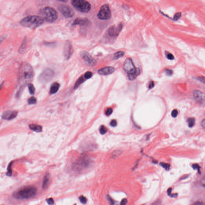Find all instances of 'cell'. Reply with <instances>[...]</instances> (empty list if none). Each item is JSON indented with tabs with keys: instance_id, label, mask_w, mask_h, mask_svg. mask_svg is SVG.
Here are the masks:
<instances>
[{
	"instance_id": "e0dca14e",
	"label": "cell",
	"mask_w": 205,
	"mask_h": 205,
	"mask_svg": "<svg viewBox=\"0 0 205 205\" xmlns=\"http://www.w3.org/2000/svg\"><path fill=\"white\" fill-rule=\"evenodd\" d=\"M89 20L86 18H77L74 21L73 25H79L80 26H88L89 24Z\"/></svg>"
},
{
	"instance_id": "1f68e13d",
	"label": "cell",
	"mask_w": 205,
	"mask_h": 205,
	"mask_svg": "<svg viewBox=\"0 0 205 205\" xmlns=\"http://www.w3.org/2000/svg\"><path fill=\"white\" fill-rule=\"evenodd\" d=\"M171 192H172V188H170L168 189V191H167L168 195L172 197H177V194L172 195L171 194V193H172Z\"/></svg>"
},
{
	"instance_id": "484cf974",
	"label": "cell",
	"mask_w": 205,
	"mask_h": 205,
	"mask_svg": "<svg viewBox=\"0 0 205 205\" xmlns=\"http://www.w3.org/2000/svg\"><path fill=\"white\" fill-rule=\"evenodd\" d=\"M92 73H91L90 71H87L86 73H85L84 75V77L85 78H86V80H88L90 78H91L92 76Z\"/></svg>"
},
{
	"instance_id": "3957f363",
	"label": "cell",
	"mask_w": 205,
	"mask_h": 205,
	"mask_svg": "<svg viewBox=\"0 0 205 205\" xmlns=\"http://www.w3.org/2000/svg\"><path fill=\"white\" fill-rule=\"evenodd\" d=\"M40 14L43 20L48 23H53L58 18V13L56 10L49 7L43 8L40 10Z\"/></svg>"
},
{
	"instance_id": "cb8c5ba5",
	"label": "cell",
	"mask_w": 205,
	"mask_h": 205,
	"mask_svg": "<svg viewBox=\"0 0 205 205\" xmlns=\"http://www.w3.org/2000/svg\"><path fill=\"white\" fill-rule=\"evenodd\" d=\"M187 123L189 128H192L194 126L195 124V119L194 118H189L187 120Z\"/></svg>"
},
{
	"instance_id": "8d00e7d4",
	"label": "cell",
	"mask_w": 205,
	"mask_h": 205,
	"mask_svg": "<svg viewBox=\"0 0 205 205\" xmlns=\"http://www.w3.org/2000/svg\"><path fill=\"white\" fill-rule=\"evenodd\" d=\"M192 167L193 169L195 170H198V172L200 174V167L199 166V165L197 164H193L192 165Z\"/></svg>"
},
{
	"instance_id": "ffe728a7",
	"label": "cell",
	"mask_w": 205,
	"mask_h": 205,
	"mask_svg": "<svg viewBox=\"0 0 205 205\" xmlns=\"http://www.w3.org/2000/svg\"><path fill=\"white\" fill-rule=\"evenodd\" d=\"M49 174H47L43 178V182L42 188L43 189H46L48 186L49 182Z\"/></svg>"
},
{
	"instance_id": "f6af8a7d",
	"label": "cell",
	"mask_w": 205,
	"mask_h": 205,
	"mask_svg": "<svg viewBox=\"0 0 205 205\" xmlns=\"http://www.w3.org/2000/svg\"><path fill=\"white\" fill-rule=\"evenodd\" d=\"M108 200H109V203H110L111 205H113V204H114V201H113V199H112L111 198H110L109 197H108Z\"/></svg>"
},
{
	"instance_id": "7402d4cb",
	"label": "cell",
	"mask_w": 205,
	"mask_h": 205,
	"mask_svg": "<svg viewBox=\"0 0 205 205\" xmlns=\"http://www.w3.org/2000/svg\"><path fill=\"white\" fill-rule=\"evenodd\" d=\"M86 80V78H85L84 75L80 77L75 84V86H74V89H76L78 87L82 84L83 83H84Z\"/></svg>"
},
{
	"instance_id": "9c48e42d",
	"label": "cell",
	"mask_w": 205,
	"mask_h": 205,
	"mask_svg": "<svg viewBox=\"0 0 205 205\" xmlns=\"http://www.w3.org/2000/svg\"><path fill=\"white\" fill-rule=\"evenodd\" d=\"M80 56L87 65L92 67H94L96 65V61L88 52L81 51L80 52Z\"/></svg>"
},
{
	"instance_id": "74e56055",
	"label": "cell",
	"mask_w": 205,
	"mask_h": 205,
	"mask_svg": "<svg viewBox=\"0 0 205 205\" xmlns=\"http://www.w3.org/2000/svg\"><path fill=\"white\" fill-rule=\"evenodd\" d=\"M47 202L49 205H53L54 203V200L53 198H50L46 200Z\"/></svg>"
},
{
	"instance_id": "f907efd6",
	"label": "cell",
	"mask_w": 205,
	"mask_h": 205,
	"mask_svg": "<svg viewBox=\"0 0 205 205\" xmlns=\"http://www.w3.org/2000/svg\"></svg>"
},
{
	"instance_id": "d6a6232c",
	"label": "cell",
	"mask_w": 205,
	"mask_h": 205,
	"mask_svg": "<svg viewBox=\"0 0 205 205\" xmlns=\"http://www.w3.org/2000/svg\"><path fill=\"white\" fill-rule=\"evenodd\" d=\"M160 165L161 166L163 167V168H164L166 170H169L170 168V164H167V163H160Z\"/></svg>"
},
{
	"instance_id": "bcb514c9",
	"label": "cell",
	"mask_w": 205,
	"mask_h": 205,
	"mask_svg": "<svg viewBox=\"0 0 205 205\" xmlns=\"http://www.w3.org/2000/svg\"><path fill=\"white\" fill-rule=\"evenodd\" d=\"M192 205H204V204L202 202L197 201V202H195L194 204Z\"/></svg>"
},
{
	"instance_id": "30bf717a",
	"label": "cell",
	"mask_w": 205,
	"mask_h": 205,
	"mask_svg": "<svg viewBox=\"0 0 205 205\" xmlns=\"http://www.w3.org/2000/svg\"><path fill=\"white\" fill-rule=\"evenodd\" d=\"M123 68L128 75L134 73L137 71V69L135 68L132 59L129 58L126 59L124 62Z\"/></svg>"
},
{
	"instance_id": "7a4b0ae2",
	"label": "cell",
	"mask_w": 205,
	"mask_h": 205,
	"mask_svg": "<svg viewBox=\"0 0 205 205\" xmlns=\"http://www.w3.org/2000/svg\"><path fill=\"white\" fill-rule=\"evenodd\" d=\"M37 192V189L34 187H25L15 193L14 196L19 199H29L35 196Z\"/></svg>"
},
{
	"instance_id": "4316f807",
	"label": "cell",
	"mask_w": 205,
	"mask_h": 205,
	"mask_svg": "<svg viewBox=\"0 0 205 205\" xmlns=\"http://www.w3.org/2000/svg\"><path fill=\"white\" fill-rule=\"evenodd\" d=\"M99 131H100V133L101 134H106L107 132V129L105 127V126L102 125L100 127Z\"/></svg>"
},
{
	"instance_id": "ab89813d",
	"label": "cell",
	"mask_w": 205,
	"mask_h": 205,
	"mask_svg": "<svg viewBox=\"0 0 205 205\" xmlns=\"http://www.w3.org/2000/svg\"><path fill=\"white\" fill-rule=\"evenodd\" d=\"M178 111L177 110H176V109L173 110V111H172V113H171L172 117L174 118H175L177 117V116H178Z\"/></svg>"
},
{
	"instance_id": "ac0fdd59",
	"label": "cell",
	"mask_w": 205,
	"mask_h": 205,
	"mask_svg": "<svg viewBox=\"0 0 205 205\" xmlns=\"http://www.w3.org/2000/svg\"><path fill=\"white\" fill-rule=\"evenodd\" d=\"M30 129L36 132H40L42 130V128L40 125L36 124H31L29 125Z\"/></svg>"
},
{
	"instance_id": "4fadbf2b",
	"label": "cell",
	"mask_w": 205,
	"mask_h": 205,
	"mask_svg": "<svg viewBox=\"0 0 205 205\" xmlns=\"http://www.w3.org/2000/svg\"><path fill=\"white\" fill-rule=\"evenodd\" d=\"M123 27V24L122 23L119 24L117 26H113L109 29L108 31V34L112 37H116L119 34Z\"/></svg>"
},
{
	"instance_id": "7bdbcfd3",
	"label": "cell",
	"mask_w": 205,
	"mask_h": 205,
	"mask_svg": "<svg viewBox=\"0 0 205 205\" xmlns=\"http://www.w3.org/2000/svg\"><path fill=\"white\" fill-rule=\"evenodd\" d=\"M127 202H128L127 199H124L122 200L120 205H126V204H127Z\"/></svg>"
},
{
	"instance_id": "9a60e30c",
	"label": "cell",
	"mask_w": 205,
	"mask_h": 205,
	"mask_svg": "<svg viewBox=\"0 0 205 205\" xmlns=\"http://www.w3.org/2000/svg\"><path fill=\"white\" fill-rule=\"evenodd\" d=\"M17 115L16 111H7L3 113L1 115L2 119L4 120H11L15 119Z\"/></svg>"
},
{
	"instance_id": "f1b7e54d",
	"label": "cell",
	"mask_w": 205,
	"mask_h": 205,
	"mask_svg": "<svg viewBox=\"0 0 205 205\" xmlns=\"http://www.w3.org/2000/svg\"><path fill=\"white\" fill-rule=\"evenodd\" d=\"M12 163H10L9 164V166H8V168H7V172L6 175L9 176H11L12 175V169H11V166H12Z\"/></svg>"
},
{
	"instance_id": "836d02e7",
	"label": "cell",
	"mask_w": 205,
	"mask_h": 205,
	"mask_svg": "<svg viewBox=\"0 0 205 205\" xmlns=\"http://www.w3.org/2000/svg\"><path fill=\"white\" fill-rule=\"evenodd\" d=\"M121 153V152L120 151H119V150H117V151H115L113 152V153H112V157H117V156H118V155H120Z\"/></svg>"
},
{
	"instance_id": "7dc6e473",
	"label": "cell",
	"mask_w": 205,
	"mask_h": 205,
	"mask_svg": "<svg viewBox=\"0 0 205 205\" xmlns=\"http://www.w3.org/2000/svg\"><path fill=\"white\" fill-rule=\"evenodd\" d=\"M6 36L3 35L1 36V37L0 38V43L2 42V41H3L4 40V39H5L6 38Z\"/></svg>"
},
{
	"instance_id": "d4e9b609",
	"label": "cell",
	"mask_w": 205,
	"mask_h": 205,
	"mask_svg": "<svg viewBox=\"0 0 205 205\" xmlns=\"http://www.w3.org/2000/svg\"><path fill=\"white\" fill-rule=\"evenodd\" d=\"M28 88H29L30 93L32 95L34 94L35 91V89L33 85L31 84H29L28 85Z\"/></svg>"
},
{
	"instance_id": "8fae6325",
	"label": "cell",
	"mask_w": 205,
	"mask_h": 205,
	"mask_svg": "<svg viewBox=\"0 0 205 205\" xmlns=\"http://www.w3.org/2000/svg\"><path fill=\"white\" fill-rule=\"evenodd\" d=\"M58 9L66 18H71L75 14L73 9L69 6L65 5H61L59 6Z\"/></svg>"
},
{
	"instance_id": "ee69618b",
	"label": "cell",
	"mask_w": 205,
	"mask_h": 205,
	"mask_svg": "<svg viewBox=\"0 0 205 205\" xmlns=\"http://www.w3.org/2000/svg\"><path fill=\"white\" fill-rule=\"evenodd\" d=\"M154 86V83L153 81L150 82V84L149 85V88L150 89L153 88Z\"/></svg>"
},
{
	"instance_id": "60d3db41",
	"label": "cell",
	"mask_w": 205,
	"mask_h": 205,
	"mask_svg": "<svg viewBox=\"0 0 205 205\" xmlns=\"http://www.w3.org/2000/svg\"><path fill=\"white\" fill-rule=\"evenodd\" d=\"M110 125L112 127H115L117 125V121L115 120H113L110 123Z\"/></svg>"
},
{
	"instance_id": "6da1fadb",
	"label": "cell",
	"mask_w": 205,
	"mask_h": 205,
	"mask_svg": "<svg viewBox=\"0 0 205 205\" xmlns=\"http://www.w3.org/2000/svg\"><path fill=\"white\" fill-rule=\"evenodd\" d=\"M44 20L40 16L36 15H29L23 19L20 23L24 27L35 29L43 24Z\"/></svg>"
},
{
	"instance_id": "d6986e66",
	"label": "cell",
	"mask_w": 205,
	"mask_h": 205,
	"mask_svg": "<svg viewBox=\"0 0 205 205\" xmlns=\"http://www.w3.org/2000/svg\"><path fill=\"white\" fill-rule=\"evenodd\" d=\"M59 86L60 85L58 83L55 82L53 83L50 88V93L51 94L56 93L59 90Z\"/></svg>"
},
{
	"instance_id": "b9f144b4",
	"label": "cell",
	"mask_w": 205,
	"mask_h": 205,
	"mask_svg": "<svg viewBox=\"0 0 205 205\" xmlns=\"http://www.w3.org/2000/svg\"><path fill=\"white\" fill-rule=\"evenodd\" d=\"M197 80H199L200 82L203 83V84H205V78H204V77H198L197 78Z\"/></svg>"
},
{
	"instance_id": "ba28073f",
	"label": "cell",
	"mask_w": 205,
	"mask_h": 205,
	"mask_svg": "<svg viewBox=\"0 0 205 205\" xmlns=\"http://www.w3.org/2000/svg\"><path fill=\"white\" fill-rule=\"evenodd\" d=\"M54 72L51 69H46L39 76V80L42 83H47L50 81L53 78Z\"/></svg>"
},
{
	"instance_id": "277c9868",
	"label": "cell",
	"mask_w": 205,
	"mask_h": 205,
	"mask_svg": "<svg viewBox=\"0 0 205 205\" xmlns=\"http://www.w3.org/2000/svg\"><path fill=\"white\" fill-rule=\"evenodd\" d=\"M19 78L23 81H29L32 79L34 73L31 66L27 63L22 65L19 70Z\"/></svg>"
},
{
	"instance_id": "4dcf8cb0",
	"label": "cell",
	"mask_w": 205,
	"mask_h": 205,
	"mask_svg": "<svg viewBox=\"0 0 205 205\" xmlns=\"http://www.w3.org/2000/svg\"><path fill=\"white\" fill-rule=\"evenodd\" d=\"M166 57L168 59L170 60H173L174 59V57L172 53H167L166 54Z\"/></svg>"
},
{
	"instance_id": "5b68a950",
	"label": "cell",
	"mask_w": 205,
	"mask_h": 205,
	"mask_svg": "<svg viewBox=\"0 0 205 205\" xmlns=\"http://www.w3.org/2000/svg\"><path fill=\"white\" fill-rule=\"evenodd\" d=\"M71 3L76 9L82 13H88L91 9V4L86 1L73 0L71 1Z\"/></svg>"
},
{
	"instance_id": "8992f818",
	"label": "cell",
	"mask_w": 205,
	"mask_h": 205,
	"mask_svg": "<svg viewBox=\"0 0 205 205\" xmlns=\"http://www.w3.org/2000/svg\"><path fill=\"white\" fill-rule=\"evenodd\" d=\"M90 158L88 155H82L77 160L74 165V168L77 170H82L88 168L91 164Z\"/></svg>"
},
{
	"instance_id": "603a6c76",
	"label": "cell",
	"mask_w": 205,
	"mask_h": 205,
	"mask_svg": "<svg viewBox=\"0 0 205 205\" xmlns=\"http://www.w3.org/2000/svg\"><path fill=\"white\" fill-rule=\"evenodd\" d=\"M124 54H125V53L123 51H119L116 52V53L114 54L113 59L117 60L120 58H121L124 56Z\"/></svg>"
},
{
	"instance_id": "e575fe53",
	"label": "cell",
	"mask_w": 205,
	"mask_h": 205,
	"mask_svg": "<svg viewBox=\"0 0 205 205\" xmlns=\"http://www.w3.org/2000/svg\"><path fill=\"white\" fill-rule=\"evenodd\" d=\"M79 200L80 202H81L82 203H83V204H86L87 203V201L86 198L84 197V196H82V195L80 197Z\"/></svg>"
},
{
	"instance_id": "44dd1931",
	"label": "cell",
	"mask_w": 205,
	"mask_h": 205,
	"mask_svg": "<svg viewBox=\"0 0 205 205\" xmlns=\"http://www.w3.org/2000/svg\"><path fill=\"white\" fill-rule=\"evenodd\" d=\"M140 73V70H139V69H137L135 73L128 75L129 79L130 80H134L136 78L137 76H138Z\"/></svg>"
},
{
	"instance_id": "f35d334b",
	"label": "cell",
	"mask_w": 205,
	"mask_h": 205,
	"mask_svg": "<svg viewBox=\"0 0 205 205\" xmlns=\"http://www.w3.org/2000/svg\"><path fill=\"white\" fill-rule=\"evenodd\" d=\"M165 73L167 75L170 76L172 75L173 74V71L172 70L170 69H167L165 70Z\"/></svg>"
},
{
	"instance_id": "52a82bcc",
	"label": "cell",
	"mask_w": 205,
	"mask_h": 205,
	"mask_svg": "<svg viewBox=\"0 0 205 205\" xmlns=\"http://www.w3.org/2000/svg\"><path fill=\"white\" fill-rule=\"evenodd\" d=\"M99 19L106 20L110 19L111 17V12L108 4H104L101 6L97 15Z\"/></svg>"
},
{
	"instance_id": "f546056e",
	"label": "cell",
	"mask_w": 205,
	"mask_h": 205,
	"mask_svg": "<svg viewBox=\"0 0 205 205\" xmlns=\"http://www.w3.org/2000/svg\"><path fill=\"white\" fill-rule=\"evenodd\" d=\"M182 16V13L181 12H178L177 13L175 14V15L174 16V21H177Z\"/></svg>"
},
{
	"instance_id": "681fc988",
	"label": "cell",
	"mask_w": 205,
	"mask_h": 205,
	"mask_svg": "<svg viewBox=\"0 0 205 205\" xmlns=\"http://www.w3.org/2000/svg\"><path fill=\"white\" fill-rule=\"evenodd\" d=\"M3 84H2L0 86V90H1V89L2 88H3Z\"/></svg>"
},
{
	"instance_id": "2e32d148",
	"label": "cell",
	"mask_w": 205,
	"mask_h": 205,
	"mask_svg": "<svg viewBox=\"0 0 205 205\" xmlns=\"http://www.w3.org/2000/svg\"><path fill=\"white\" fill-rule=\"evenodd\" d=\"M115 71V68L111 67H107L102 68L99 70L98 73L101 75H108L114 73Z\"/></svg>"
},
{
	"instance_id": "83f0119b",
	"label": "cell",
	"mask_w": 205,
	"mask_h": 205,
	"mask_svg": "<svg viewBox=\"0 0 205 205\" xmlns=\"http://www.w3.org/2000/svg\"><path fill=\"white\" fill-rule=\"evenodd\" d=\"M28 103L30 105L31 104H34L36 103V99L35 97H32L28 99Z\"/></svg>"
},
{
	"instance_id": "c3c4849f",
	"label": "cell",
	"mask_w": 205,
	"mask_h": 205,
	"mask_svg": "<svg viewBox=\"0 0 205 205\" xmlns=\"http://www.w3.org/2000/svg\"><path fill=\"white\" fill-rule=\"evenodd\" d=\"M201 126L203 128H205V120L203 119L201 122Z\"/></svg>"
},
{
	"instance_id": "7c38bea8",
	"label": "cell",
	"mask_w": 205,
	"mask_h": 205,
	"mask_svg": "<svg viewBox=\"0 0 205 205\" xmlns=\"http://www.w3.org/2000/svg\"><path fill=\"white\" fill-rule=\"evenodd\" d=\"M73 48L71 41H66L64 45L63 49V56L66 60L71 58L73 53Z\"/></svg>"
},
{
	"instance_id": "d590c367",
	"label": "cell",
	"mask_w": 205,
	"mask_h": 205,
	"mask_svg": "<svg viewBox=\"0 0 205 205\" xmlns=\"http://www.w3.org/2000/svg\"><path fill=\"white\" fill-rule=\"evenodd\" d=\"M112 113H113V109L112 108H109L106 110L105 111V114L106 115L109 116L112 114Z\"/></svg>"
},
{
	"instance_id": "5bb4252c",
	"label": "cell",
	"mask_w": 205,
	"mask_h": 205,
	"mask_svg": "<svg viewBox=\"0 0 205 205\" xmlns=\"http://www.w3.org/2000/svg\"><path fill=\"white\" fill-rule=\"evenodd\" d=\"M193 96L195 101L198 104L201 105H204L205 102V96L204 93L199 90H195L193 91Z\"/></svg>"
}]
</instances>
